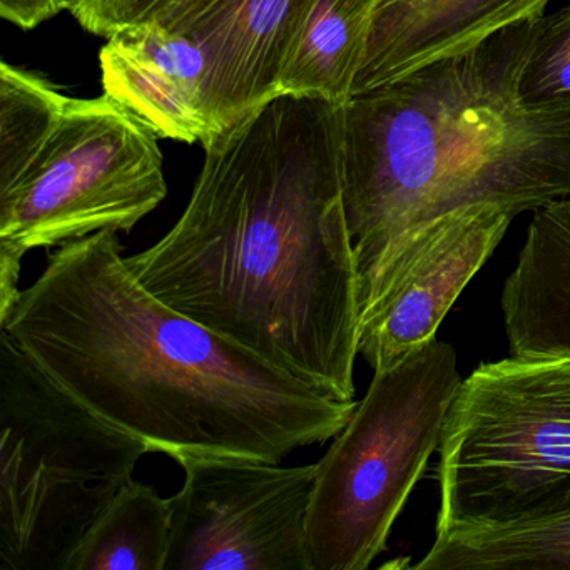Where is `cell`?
Returning <instances> with one entry per match:
<instances>
[{
  "label": "cell",
  "instance_id": "1",
  "mask_svg": "<svg viewBox=\"0 0 570 570\" xmlns=\"http://www.w3.org/2000/svg\"><path fill=\"white\" fill-rule=\"evenodd\" d=\"M181 218L126 265L156 298L340 402H355L360 279L340 106L279 95L205 145Z\"/></svg>",
  "mask_w": 570,
  "mask_h": 570
},
{
  "label": "cell",
  "instance_id": "2",
  "mask_svg": "<svg viewBox=\"0 0 570 570\" xmlns=\"http://www.w3.org/2000/svg\"><path fill=\"white\" fill-rule=\"evenodd\" d=\"M0 332L89 412L176 462L278 463L335 439L356 406L156 298L126 265L115 232L49 253Z\"/></svg>",
  "mask_w": 570,
  "mask_h": 570
},
{
  "label": "cell",
  "instance_id": "3",
  "mask_svg": "<svg viewBox=\"0 0 570 570\" xmlns=\"http://www.w3.org/2000/svg\"><path fill=\"white\" fill-rule=\"evenodd\" d=\"M539 19L340 106L360 286L399 239L453 209L497 203L520 215L569 198L570 111H533L519 96Z\"/></svg>",
  "mask_w": 570,
  "mask_h": 570
},
{
  "label": "cell",
  "instance_id": "4",
  "mask_svg": "<svg viewBox=\"0 0 570 570\" xmlns=\"http://www.w3.org/2000/svg\"><path fill=\"white\" fill-rule=\"evenodd\" d=\"M0 570H65L151 453L42 372L0 332Z\"/></svg>",
  "mask_w": 570,
  "mask_h": 570
},
{
  "label": "cell",
  "instance_id": "5",
  "mask_svg": "<svg viewBox=\"0 0 570 570\" xmlns=\"http://www.w3.org/2000/svg\"><path fill=\"white\" fill-rule=\"evenodd\" d=\"M436 532L543 515L570 495V355H512L460 383L440 440Z\"/></svg>",
  "mask_w": 570,
  "mask_h": 570
},
{
  "label": "cell",
  "instance_id": "6",
  "mask_svg": "<svg viewBox=\"0 0 570 570\" xmlns=\"http://www.w3.org/2000/svg\"><path fill=\"white\" fill-rule=\"evenodd\" d=\"M362 402L316 463L308 512L313 570H366L439 450L462 375L435 338L373 372Z\"/></svg>",
  "mask_w": 570,
  "mask_h": 570
},
{
  "label": "cell",
  "instance_id": "7",
  "mask_svg": "<svg viewBox=\"0 0 570 570\" xmlns=\"http://www.w3.org/2000/svg\"><path fill=\"white\" fill-rule=\"evenodd\" d=\"M158 138L109 96L71 98L28 178L0 198V252L135 228L168 195Z\"/></svg>",
  "mask_w": 570,
  "mask_h": 570
},
{
  "label": "cell",
  "instance_id": "8",
  "mask_svg": "<svg viewBox=\"0 0 570 570\" xmlns=\"http://www.w3.org/2000/svg\"><path fill=\"white\" fill-rule=\"evenodd\" d=\"M165 570H313L308 512L316 463L185 456Z\"/></svg>",
  "mask_w": 570,
  "mask_h": 570
},
{
  "label": "cell",
  "instance_id": "9",
  "mask_svg": "<svg viewBox=\"0 0 570 570\" xmlns=\"http://www.w3.org/2000/svg\"><path fill=\"white\" fill-rule=\"evenodd\" d=\"M517 213L479 203L410 232L360 286L358 356L389 368L435 338L440 323L489 262Z\"/></svg>",
  "mask_w": 570,
  "mask_h": 570
},
{
  "label": "cell",
  "instance_id": "10",
  "mask_svg": "<svg viewBox=\"0 0 570 570\" xmlns=\"http://www.w3.org/2000/svg\"><path fill=\"white\" fill-rule=\"evenodd\" d=\"M315 4L222 0L183 32L202 46L208 61L206 109L215 138L282 95L283 78Z\"/></svg>",
  "mask_w": 570,
  "mask_h": 570
},
{
  "label": "cell",
  "instance_id": "11",
  "mask_svg": "<svg viewBox=\"0 0 570 570\" xmlns=\"http://www.w3.org/2000/svg\"><path fill=\"white\" fill-rule=\"evenodd\" d=\"M102 91L159 138L208 145V61L202 46L158 21L128 26L109 36L99 55Z\"/></svg>",
  "mask_w": 570,
  "mask_h": 570
},
{
  "label": "cell",
  "instance_id": "12",
  "mask_svg": "<svg viewBox=\"0 0 570 570\" xmlns=\"http://www.w3.org/2000/svg\"><path fill=\"white\" fill-rule=\"evenodd\" d=\"M550 0H380L352 96L465 55L497 32L542 18ZM350 96V98H352Z\"/></svg>",
  "mask_w": 570,
  "mask_h": 570
},
{
  "label": "cell",
  "instance_id": "13",
  "mask_svg": "<svg viewBox=\"0 0 570 570\" xmlns=\"http://www.w3.org/2000/svg\"><path fill=\"white\" fill-rule=\"evenodd\" d=\"M500 306L512 355H570V196L533 212Z\"/></svg>",
  "mask_w": 570,
  "mask_h": 570
},
{
  "label": "cell",
  "instance_id": "14",
  "mask_svg": "<svg viewBox=\"0 0 570 570\" xmlns=\"http://www.w3.org/2000/svg\"><path fill=\"white\" fill-rule=\"evenodd\" d=\"M415 570H570V495L557 509L502 525L435 532Z\"/></svg>",
  "mask_w": 570,
  "mask_h": 570
},
{
  "label": "cell",
  "instance_id": "15",
  "mask_svg": "<svg viewBox=\"0 0 570 570\" xmlns=\"http://www.w3.org/2000/svg\"><path fill=\"white\" fill-rule=\"evenodd\" d=\"M380 0H316L282 82V95L343 106L352 96Z\"/></svg>",
  "mask_w": 570,
  "mask_h": 570
},
{
  "label": "cell",
  "instance_id": "16",
  "mask_svg": "<svg viewBox=\"0 0 570 570\" xmlns=\"http://www.w3.org/2000/svg\"><path fill=\"white\" fill-rule=\"evenodd\" d=\"M171 503L132 479L82 537L65 570H165Z\"/></svg>",
  "mask_w": 570,
  "mask_h": 570
},
{
  "label": "cell",
  "instance_id": "17",
  "mask_svg": "<svg viewBox=\"0 0 570 570\" xmlns=\"http://www.w3.org/2000/svg\"><path fill=\"white\" fill-rule=\"evenodd\" d=\"M69 101L42 76L0 65V198L28 178Z\"/></svg>",
  "mask_w": 570,
  "mask_h": 570
},
{
  "label": "cell",
  "instance_id": "18",
  "mask_svg": "<svg viewBox=\"0 0 570 570\" xmlns=\"http://www.w3.org/2000/svg\"><path fill=\"white\" fill-rule=\"evenodd\" d=\"M519 96L533 111H570V6L537 22Z\"/></svg>",
  "mask_w": 570,
  "mask_h": 570
},
{
  "label": "cell",
  "instance_id": "19",
  "mask_svg": "<svg viewBox=\"0 0 570 570\" xmlns=\"http://www.w3.org/2000/svg\"><path fill=\"white\" fill-rule=\"evenodd\" d=\"M171 0H72L69 11L95 36L108 39L119 29L155 19Z\"/></svg>",
  "mask_w": 570,
  "mask_h": 570
},
{
  "label": "cell",
  "instance_id": "20",
  "mask_svg": "<svg viewBox=\"0 0 570 570\" xmlns=\"http://www.w3.org/2000/svg\"><path fill=\"white\" fill-rule=\"evenodd\" d=\"M71 6L72 0H0V16L19 29L31 31Z\"/></svg>",
  "mask_w": 570,
  "mask_h": 570
},
{
  "label": "cell",
  "instance_id": "21",
  "mask_svg": "<svg viewBox=\"0 0 570 570\" xmlns=\"http://www.w3.org/2000/svg\"><path fill=\"white\" fill-rule=\"evenodd\" d=\"M21 256L0 252V322L8 318L21 296L19 276H21Z\"/></svg>",
  "mask_w": 570,
  "mask_h": 570
}]
</instances>
